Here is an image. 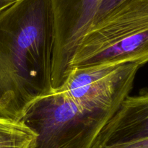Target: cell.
<instances>
[{
    "mask_svg": "<svg viewBox=\"0 0 148 148\" xmlns=\"http://www.w3.org/2000/svg\"><path fill=\"white\" fill-rule=\"evenodd\" d=\"M51 0H17L0 12V118L20 121L53 90Z\"/></svg>",
    "mask_w": 148,
    "mask_h": 148,
    "instance_id": "1",
    "label": "cell"
},
{
    "mask_svg": "<svg viewBox=\"0 0 148 148\" xmlns=\"http://www.w3.org/2000/svg\"><path fill=\"white\" fill-rule=\"evenodd\" d=\"M148 63V0H125L90 27L72 68Z\"/></svg>",
    "mask_w": 148,
    "mask_h": 148,
    "instance_id": "2",
    "label": "cell"
},
{
    "mask_svg": "<svg viewBox=\"0 0 148 148\" xmlns=\"http://www.w3.org/2000/svg\"><path fill=\"white\" fill-rule=\"evenodd\" d=\"M119 108L81 105L53 90L22 119L37 135L33 148H101L100 135Z\"/></svg>",
    "mask_w": 148,
    "mask_h": 148,
    "instance_id": "3",
    "label": "cell"
},
{
    "mask_svg": "<svg viewBox=\"0 0 148 148\" xmlns=\"http://www.w3.org/2000/svg\"><path fill=\"white\" fill-rule=\"evenodd\" d=\"M138 63L103 64L72 68L58 88L81 105L93 108H119L133 88Z\"/></svg>",
    "mask_w": 148,
    "mask_h": 148,
    "instance_id": "4",
    "label": "cell"
},
{
    "mask_svg": "<svg viewBox=\"0 0 148 148\" xmlns=\"http://www.w3.org/2000/svg\"><path fill=\"white\" fill-rule=\"evenodd\" d=\"M101 0H51L54 30L52 87L60 88L72 70L77 49L93 23Z\"/></svg>",
    "mask_w": 148,
    "mask_h": 148,
    "instance_id": "5",
    "label": "cell"
},
{
    "mask_svg": "<svg viewBox=\"0 0 148 148\" xmlns=\"http://www.w3.org/2000/svg\"><path fill=\"white\" fill-rule=\"evenodd\" d=\"M148 137V91L129 95L100 135L101 148Z\"/></svg>",
    "mask_w": 148,
    "mask_h": 148,
    "instance_id": "6",
    "label": "cell"
},
{
    "mask_svg": "<svg viewBox=\"0 0 148 148\" xmlns=\"http://www.w3.org/2000/svg\"><path fill=\"white\" fill-rule=\"evenodd\" d=\"M36 137L22 120L0 118V148H33Z\"/></svg>",
    "mask_w": 148,
    "mask_h": 148,
    "instance_id": "7",
    "label": "cell"
},
{
    "mask_svg": "<svg viewBox=\"0 0 148 148\" xmlns=\"http://www.w3.org/2000/svg\"><path fill=\"white\" fill-rule=\"evenodd\" d=\"M125 0H101L92 24L101 20L103 17H105L110 12L120 5Z\"/></svg>",
    "mask_w": 148,
    "mask_h": 148,
    "instance_id": "8",
    "label": "cell"
},
{
    "mask_svg": "<svg viewBox=\"0 0 148 148\" xmlns=\"http://www.w3.org/2000/svg\"><path fill=\"white\" fill-rule=\"evenodd\" d=\"M104 148H148V137L130 143L107 146Z\"/></svg>",
    "mask_w": 148,
    "mask_h": 148,
    "instance_id": "9",
    "label": "cell"
},
{
    "mask_svg": "<svg viewBox=\"0 0 148 148\" xmlns=\"http://www.w3.org/2000/svg\"><path fill=\"white\" fill-rule=\"evenodd\" d=\"M17 0H0V12L14 4Z\"/></svg>",
    "mask_w": 148,
    "mask_h": 148,
    "instance_id": "10",
    "label": "cell"
}]
</instances>
